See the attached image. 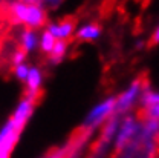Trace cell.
Instances as JSON below:
<instances>
[{
  "label": "cell",
  "instance_id": "1",
  "mask_svg": "<svg viewBox=\"0 0 159 158\" xmlns=\"http://www.w3.org/2000/svg\"><path fill=\"white\" fill-rule=\"evenodd\" d=\"M148 84H150V81H148V75H147V72L139 74L138 79L132 83L130 89H129L127 92H124L119 98H116L115 114H118L119 115V114H122V112L129 111V109H130V106L133 104L135 98L138 97L139 94H142L144 91H147V89H148Z\"/></svg>",
  "mask_w": 159,
  "mask_h": 158
},
{
  "label": "cell",
  "instance_id": "3",
  "mask_svg": "<svg viewBox=\"0 0 159 158\" xmlns=\"http://www.w3.org/2000/svg\"><path fill=\"white\" fill-rule=\"evenodd\" d=\"M99 34H101V26H99V23L93 22V23H89V25L83 26L78 32H77L75 39L83 40V41H90V40L97 39Z\"/></svg>",
  "mask_w": 159,
  "mask_h": 158
},
{
  "label": "cell",
  "instance_id": "7",
  "mask_svg": "<svg viewBox=\"0 0 159 158\" xmlns=\"http://www.w3.org/2000/svg\"><path fill=\"white\" fill-rule=\"evenodd\" d=\"M55 41H57V39L52 36V32L51 31H46L43 34V39H41V51L46 52V54H51L52 49H54V46H55Z\"/></svg>",
  "mask_w": 159,
  "mask_h": 158
},
{
  "label": "cell",
  "instance_id": "2",
  "mask_svg": "<svg viewBox=\"0 0 159 158\" xmlns=\"http://www.w3.org/2000/svg\"><path fill=\"white\" fill-rule=\"evenodd\" d=\"M77 22H78V19H77L75 16H66V17H63V19L60 20L58 23L51 25L48 31H51L55 39L67 40L72 36V32L75 31Z\"/></svg>",
  "mask_w": 159,
  "mask_h": 158
},
{
  "label": "cell",
  "instance_id": "4",
  "mask_svg": "<svg viewBox=\"0 0 159 158\" xmlns=\"http://www.w3.org/2000/svg\"><path fill=\"white\" fill-rule=\"evenodd\" d=\"M19 43L29 52L31 49L35 48V43H37V36H35V29H31V28H23L21 34H20V40Z\"/></svg>",
  "mask_w": 159,
  "mask_h": 158
},
{
  "label": "cell",
  "instance_id": "9",
  "mask_svg": "<svg viewBox=\"0 0 159 158\" xmlns=\"http://www.w3.org/2000/svg\"><path fill=\"white\" fill-rule=\"evenodd\" d=\"M156 45H159V28L152 34V37L148 39V41H147V48L152 49V48L156 46Z\"/></svg>",
  "mask_w": 159,
  "mask_h": 158
},
{
  "label": "cell",
  "instance_id": "6",
  "mask_svg": "<svg viewBox=\"0 0 159 158\" xmlns=\"http://www.w3.org/2000/svg\"><path fill=\"white\" fill-rule=\"evenodd\" d=\"M66 48H67V40L57 39L55 46H54V49H52V52L49 54V60H51V63H58L60 60L64 57V54H66Z\"/></svg>",
  "mask_w": 159,
  "mask_h": 158
},
{
  "label": "cell",
  "instance_id": "5",
  "mask_svg": "<svg viewBox=\"0 0 159 158\" xmlns=\"http://www.w3.org/2000/svg\"><path fill=\"white\" fill-rule=\"evenodd\" d=\"M40 71L37 68H32L28 74V79H26V89H25V94H32V92H37L40 89Z\"/></svg>",
  "mask_w": 159,
  "mask_h": 158
},
{
  "label": "cell",
  "instance_id": "8",
  "mask_svg": "<svg viewBox=\"0 0 159 158\" xmlns=\"http://www.w3.org/2000/svg\"><path fill=\"white\" fill-rule=\"evenodd\" d=\"M14 74H16V77L19 80H26L28 79V74H29V69H28V66L26 65H19L16 69H14Z\"/></svg>",
  "mask_w": 159,
  "mask_h": 158
}]
</instances>
